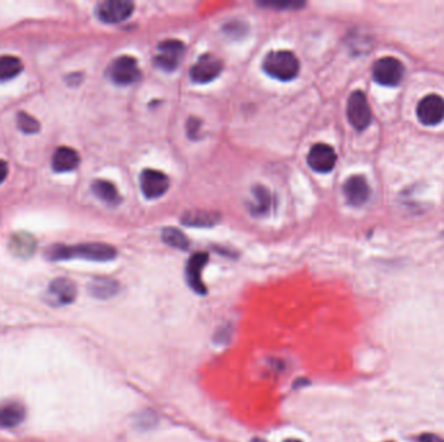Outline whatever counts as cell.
Instances as JSON below:
<instances>
[{"instance_id": "cell-26", "label": "cell", "mask_w": 444, "mask_h": 442, "mask_svg": "<svg viewBox=\"0 0 444 442\" xmlns=\"http://www.w3.org/2000/svg\"><path fill=\"white\" fill-rule=\"evenodd\" d=\"M419 442H444V440L436 434H425L419 436Z\"/></svg>"}, {"instance_id": "cell-24", "label": "cell", "mask_w": 444, "mask_h": 442, "mask_svg": "<svg viewBox=\"0 0 444 442\" xmlns=\"http://www.w3.org/2000/svg\"><path fill=\"white\" fill-rule=\"evenodd\" d=\"M17 125L18 129L25 134H35L41 130V125L34 118L33 115H27L26 112L17 113Z\"/></svg>"}, {"instance_id": "cell-7", "label": "cell", "mask_w": 444, "mask_h": 442, "mask_svg": "<svg viewBox=\"0 0 444 442\" xmlns=\"http://www.w3.org/2000/svg\"><path fill=\"white\" fill-rule=\"evenodd\" d=\"M134 3L128 0H108L100 3L97 15L101 23L120 24L132 16Z\"/></svg>"}, {"instance_id": "cell-2", "label": "cell", "mask_w": 444, "mask_h": 442, "mask_svg": "<svg viewBox=\"0 0 444 442\" xmlns=\"http://www.w3.org/2000/svg\"><path fill=\"white\" fill-rule=\"evenodd\" d=\"M263 69L271 78H276L282 82H288L292 81L297 75L300 70V64L292 52L280 49L271 51L265 56Z\"/></svg>"}, {"instance_id": "cell-17", "label": "cell", "mask_w": 444, "mask_h": 442, "mask_svg": "<svg viewBox=\"0 0 444 442\" xmlns=\"http://www.w3.org/2000/svg\"><path fill=\"white\" fill-rule=\"evenodd\" d=\"M91 189L99 200H101L103 203H106L109 206H116V205L120 204V201H121V197H120V194L116 189L115 184L108 182V180H94L91 184Z\"/></svg>"}, {"instance_id": "cell-23", "label": "cell", "mask_w": 444, "mask_h": 442, "mask_svg": "<svg viewBox=\"0 0 444 442\" xmlns=\"http://www.w3.org/2000/svg\"><path fill=\"white\" fill-rule=\"evenodd\" d=\"M163 240L168 246L177 248V249H187L190 246L189 239L182 232L181 229H175V227H165L163 229Z\"/></svg>"}, {"instance_id": "cell-9", "label": "cell", "mask_w": 444, "mask_h": 442, "mask_svg": "<svg viewBox=\"0 0 444 442\" xmlns=\"http://www.w3.org/2000/svg\"><path fill=\"white\" fill-rule=\"evenodd\" d=\"M417 118L425 126H436L444 120V99L431 94L422 99L417 106Z\"/></svg>"}, {"instance_id": "cell-18", "label": "cell", "mask_w": 444, "mask_h": 442, "mask_svg": "<svg viewBox=\"0 0 444 442\" xmlns=\"http://www.w3.org/2000/svg\"><path fill=\"white\" fill-rule=\"evenodd\" d=\"M182 222L186 226L194 227H211L217 225L221 217L214 212H204V210H190L182 215Z\"/></svg>"}, {"instance_id": "cell-15", "label": "cell", "mask_w": 444, "mask_h": 442, "mask_svg": "<svg viewBox=\"0 0 444 442\" xmlns=\"http://www.w3.org/2000/svg\"><path fill=\"white\" fill-rule=\"evenodd\" d=\"M80 163H81L80 155L70 147H58L52 157V168L58 172L75 170Z\"/></svg>"}, {"instance_id": "cell-8", "label": "cell", "mask_w": 444, "mask_h": 442, "mask_svg": "<svg viewBox=\"0 0 444 442\" xmlns=\"http://www.w3.org/2000/svg\"><path fill=\"white\" fill-rule=\"evenodd\" d=\"M223 69L221 60L212 53H206L197 58L190 69V77L195 83H208L216 80Z\"/></svg>"}, {"instance_id": "cell-11", "label": "cell", "mask_w": 444, "mask_h": 442, "mask_svg": "<svg viewBox=\"0 0 444 442\" xmlns=\"http://www.w3.org/2000/svg\"><path fill=\"white\" fill-rule=\"evenodd\" d=\"M337 153L334 148L328 144L319 143L314 144L307 156V163L314 172H329L337 164Z\"/></svg>"}, {"instance_id": "cell-5", "label": "cell", "mask_w": 444, "mask_h": 442, "mask_svg": "<svg viewBox=\"0 0 444 442\" xmlns=\"http://www.w3.org/2000/svg\"><path fill=\"white\" fill-rule=\"evenodd\" d=\"M348 121L356 130H365L371 122V110L366 95L362 91H354L347 104Z\"/></svg>"}, {"instance_id": "cell-21", "label": "cell", "mask_w": 444, "mask_h": 442, "mask_svg": "<svg viewBox=\"0 0 444 442\" xmlns=\"http://www.w3.org/2000/svg\"><path fill=\"white\" fill-rule=\"evenodd\" d=\"M24 70V64L20 58L12 55L0 56V82L13 80Z\"/></svg>"}, {"instance_id": "cell-22", "label": "cell", "mask_w": 444, "mask_h": 442, "mask_svg": "<svg viewBox=\"0 0 444 442\" xmlns=\"http://www.w3.org/2000/svg\"><path fill=\"white\" fill-rule=\"evenodd\" d=\"M11 249L18 257H29L35 251V240L27 234H17L12 238Z\"/></svg>"}, {"instance_id": "cell-10", "label": "cell", "mask_w": 444, "mask_h": 442, "mask_svg": "<svg viewBox=\"0 0 444 442\" xmlns=\"http://www.w3.org/2000/svg\"><path fill=\"white\" fill-rule=\"evenodd\" d=\"M140 183L143 195L151 200L163 196L171 187L168 175L154 169L143 170L140 174Z\"/></svg>"}, {"instance_id": "cell-6", "label": "cell", "mask_w": 444, "mask_h": 442, "mask_svg": "<svg viewBox=\"0 0 444 442\" xmlns=\"http://www.w3.org/2000/svg\"><path fill=\"white\" fill-rule=\"evenodd\" d=\"M185 55V44L177 39H166L157 46L155 64L165 72L175 70Z\"/></svg>"}, {"instance_id": "cell-20", "label": "cell", "mask_w": 444, "mask_h": 442, "mask_svg": "<svg viewBox=\"0 0 444 442\" xmlns=\"http://www.w3.org/2000/svg\"><path fill=\"white\" fill-rule=\"evenodd\" d=\"M252 194L255 197V201L249 205L251 213L255 215H265L271 210V204H273V198L269 189L265 186H255L252 189Z\"/></svg>"}, {"instance_id": "cell-27", "label": "cell", "mask_w": 444, "mask_h": 442, "mask_svg": "<svg viewBox=\"0 0 444 442\" xmlns=\"http://www.w3.org/2000/svg\"><path fill=\"white\" fill-rule=\"evenodd\" d=\"M8 175V164L4 160H0V184L4 182Z\"/></svg>"}, {"instance_id": "cell-19", "label": "cell", "mask_w": 444, "mask_h": 442, "mask_svg": "<svg viewBox=\"0 0 444 442\" xmlns=\"http://www.w3.org/2000/svg\"><path fill=\"white\" fill-rule=\"evenodd\" d=\"M120 286L113 279L97 278L94 279L89 286L91 295L97 298H111L118 293Z\"/></svg>"}, {"instance_id": "cell-14", "label": "cell", "mask_w": 444, "mask_h": 442, "mask_svg": "<svg viewBox=\"0 0 444 442\" xmlns=\"http://www.w3.org/2000/svg\"><path fill=\"white\" fill-rule=\"evenodd\" d=\"M75 296H77V287L69 279H55L49 284V303L54 305H69L75 300Z\"/></svg>"}, {"instance_id": "cell-29", "label": "cell", "mask_w": 444, "mask_h": 442, "mask_svg": "<svg viewBox=\"0 0 444 442\" xmlns=\"http://www.w3.org/2000/svg\"><path fill=\"white\" fill-rule=\"evenodd\" d=\"M251 442H266L265 440H261V438H254V440H251Z\"/></svg>"}, {"instance_id": "cell-25", "label": "cell", "mask_w": 444, "mask_h": 442, "mask_svg": "<svg viewBox=\"0 0 444 442\" xmlns=\"http://www.w3.org/2000/svg\"><path fill=\"white\" fill-rule=\"evenodd\" d=\"M263 6L268 7H280V8H299L304 7V3H263Z\"/></svg>"}, {"instance_id": "cell-28", "label": "cell", "mask_w": 444, "mask_h": 442, "mask_svg": "<svg viewBox=\"0 0 444 442\" xmlns=\"http://www.w3.org/2000/svg\"><path fill=\"white\" fill-rule=\"evenodd\" d=\"M285 442H302V441H300V440H295V438H288V440H286V441Z\"/></svg>"}, {"instance_id": "cell-13", "label": "cell", "mask_w": 444, "mask_h": 442, "mask_svg": "<svg viewBox=\"0 0 444 442\" xmlns=\"http://www.w3.org/2000/svg\"><path fill=\"white\" fill-rule=\"evenodd\" d=\"M343 194L348 204L352 206H362L369 200V184L365 177L352 175L345 180L343 184Z\"/></svg>"}, {"instance_id": "cell-12", "label": "cell", "mask_w": 444, "mask_h": 442, "mask_svg": "<svg viewBox=\"0 0 444 442\" xmlns=\"http://www.w3.org/2000/svg\"><path fill=\"white\" fill-rule=\"evenodd\" d=\"M209 260V255L206 252H197L190 257L189 263L186 266V280L189 283L190 288L197 292V295L204 296L206 293V288L202 280V271L204 269L206 263Z\"/></svg>"}, {"instance_id": "cell-16", "label": "cell", "mask_w": 444, "mask_h": 442, "mask_svg": "<svg viewBox=\"0 0 444 442\" xmlns=\"http://www.w3.org/2000/svg\"><path fill=\"white\" fill-rule=\"evenodd\" d=\"M25 418V408L16 401L4 402L0 405V427L13 428Z\"/></svg>"}, {"instance_id": "cell-1", "label": "cell", "mask_w": 444, "mask_h": 442, "mask_svg": "<svg viewBox=\"0 0 444 442\" xmlns=\"http://www.w3.org/2000/svg\"><path fill=\"white\" fill-rule=\"evenodd\" d=\"M52 261H66L72 258H82L87 261L106 263L112 261L117 255L115 248L104 243H85L78 246H56L49 248L47 252Z\"/></svg>"}, {"instance_id": "cell-4", "label": "cell", "mask_w": 444, "mask_h": 442, "mask_svg": "<svg viewBox=\"0 0 444 442\" xmlns=\"http://www.w3.org/2000/svg\"><path fill=\"white\" fill-rule=\"evenodd\" d=\"M404 66L400 60L395 58H382L373 65V80L386 87H395L402 82Z\"/></svg>"}, {"instance_id": "cell-3", "label": "cell", "mask_w": 444, "mask_h": 442, "mask_svg": "<svg viewBox=\"0 0 444 442\" xmlns=\"http://www.w3.org/2000/svg\"><path fill=\"white\" fill-rule=\"evenodd\" d=\"M108 77L112 82L120 86H129L140 78L138 61L132 56H120L112 61L108 68Z\"/></svg>"}]
</instances>
